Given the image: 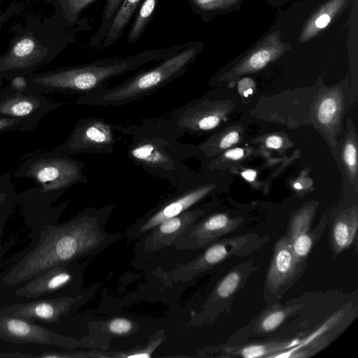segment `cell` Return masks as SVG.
I'll return each instance as SVG.
<instances>
[{"label": "cell", "instance_id": "6da1fadb", "mask_svg": "<svg viewBox=\"0 0 358 358\" xmlns=\"http://www.w3.org/2000/svg\"><path fill=\"white\" fill-rule=\"evenodd\" d=\"M115 209L110 204L87 207L58 225H47L36 247L17 263L4 277L3 283L15 285L27 282L58 265L92 257L124 237L110 233L106 224Z\"/></svg>", "mask_w": 358, "mask_h": 358}, {"label": "cell", "instance_id": "7a4b0ae2", "mask_svg": "<svg viewBox=\"0 0 358 358\" xmlns=\"http://www.w3.org/2000/svg\"><path fill=\"white\" fill-rule=\"evenodd\" d=\"M189 43L146 50L125 57L97 59L90 63L60 67L26 76L27 91L37 94L62 93L81 95L101 86L110 79L161 61L187 47Z\"/></svg>", "mask_w": 358, "mask_h": 358}, {"label": "cell", "instance_id": "3957f363", "mask_svg": "<svg viewBox=\"0 0 358 358\" xmlns=\"http://www.w3.org/2000/svg\"><path fill=\"white\" fill-rule=\"evenodd\" d=\"M6 51L0 55V87L4 80L27 76L51 62L76 41L75 29H67L51 17L30 15L13 29Z\"/></svg>", "mask_w": 358, "mask_h": 358}, {"label": "cell", "instance_id": "277c9868", "mask_svg": "<svg viewBox=\"0 0 358 358\" xmlns=\"http://www.w3.org/2000/svg\"><path fill=\"white\" fill-rule=\"evenodd\" d=\"M126 134L131 137L127 154L134 162L152 175L183 187L187 171L184 161L191 148L178 141L166 120L127 127Z\"/></svg>", "mask_w": 358, "mask_h": 358}, {"label": "cell", "instance_id": "5b68a950", "mask_svg": "<svg viewBox=\"0 0 358 358\" xmlns=\"http://www.w3.org/2000/svg\"><path fill=\"white\" fill-rule=\"evenodd\" d=\"M201 50L198 42H191L159 64L142 71L111 87H101L80 95L78 105L120 106L149 96L185 74Z\"/></svg>", "mask_w": 358, "mask_h": 358}, {"label": "cell", "instance_id": "8992f818", "mask_svg": "<svg viewBox=\"0 0 358 358\" xmlns=\"http://www.w3.org/2000/svg\"><path fill=\"white\" fill-rule=\"evenodd\" d=\"M84 167L82 161L54 148L38 150L24 155L11 174L32 180L37 186L27 192L51 204L74 185L87 182Z\"/></svg>", "mask_w": 358, "mask_h": 358}, {"label": "cell", "instance_id": "52a82bcc", "mask_svg": "<svg viewBox=\"0 0 358 358\" xmlns=\"http://www.w3.org/2000/svg\"><path fill=\"white\" fill-rule=\"evenodd\" d=\"M268 236L247 234L219 239L205 248V250L192 261L178 265L170 275L176 282L187 281L215 267L232 257H243L259 249Z\"/></svg>", "mask_w": 358, "mask_h": 358}, {"label": "cell", "instance_id": "ba28073f", "mask_svg": "<svg viewBox=\"0 0 358 358\" xmlns=\"http://www.w3.org/2000/svg\"><path fill=\"white\" fill-rule=\"evenodd\" d=\"M126 128L112 124L98 117L80 120L68 138L54 149L68 155L110 154L118 139L125 135Z\"/></svg>", "mask_w": 358, "mask_h": 358}, {"label": "cell", "instance_id": "9c48e42d", "mask_svg": "<svg viewBox=\"0 0 358 358\" xmlns=\"http://www.w3.org/2000/svg\"><path fill=\"white\" fill-rule=\"evenodd\" d=\"M215 187L208 184L185 189V187L130 224L124 233L127 242L140 238L161 222L174 217L193 207Z\"/></svg>", "mask_w": 358, "mask_h": 358}, {"label": "cell", "instance_id": "30bf717a", "mask_svg": "<svg viewBox=\"0 0 358 358\" xmlns=\"http://www.w3.org/2000/svg\"><path fill=\"white\" fill-rule=\"evenodd\" d=\"M306 263L295 257L287 235L284 234L274 245L272 258L265 278L264 300L269 304L278 301L298 280Z\"/></svg>", "mask_w": 358, "mask_h": 358}, {"label": "cell", "instance_id": "8fae6325", "mask_svg": "<svg viewBox=\"0 0 358 358\" xmlns=\"http://www.w3.org/2000/svg\"><path fill=\"white\" fill-rule=\"evenodd\" d=\"M54 8L52 18L62 26L78 31L90 29L81 14L95 0H44ZM123 0H106L101 25L90 39L92 47L101 45Z\"/></svg>", "mask_w": 358, "mask_h": 358}, {"label": "cell", "instance_id": "7c38bea8", "mask_svg": "<svg viewBox=\"0 0 358 358\" xmlns=\"http://www.w3.org/2000/svg\"><path fill=\"white\" fill-rule=\"evenodd\" d=\"M64 105L42 94L20 92L8 85L0 90V117L39 123L49 113Z\"/></svg>", "mask_w": 358, "mask_h": 358}, {"label": "cell", "instance_id": "4fadbf2b", "mask_svg": "<svg viewBox=\"0 0 358 358\" xmlns=\"http://www.w3.org/2000/svg\"><path fill=\"white\" fill-rule=\"evenodd\" d=\"M243 220L242 217L231 218L225 213L202 217L189 225L179 236L173 245L178 250L205 248L236 230Z\"/></svg>", "mask_w": 358, "mask_h": 358}, {"label": "cell", "instance_id": "5bb4252c", "mask_svg": "<svg viewBox=\"0 0 358 358\" xmlns=\"http://www.w3.org/2000/svg\"><path fill=\"white\" fill-rule=\"evenodd\" d=\"M206 210L192 207L181 214L166 220L148 231L136 244V252L140 257H148L172 246L179 236L192 224L206 214Z\"/></svg>", "mask_w": 358, "mask_h": 358}, {"label": "cell", "instance_id": "9a60e30c", "mask_svg": "<svg viewBox=\"0 0 358 358\" xmlns=\"http://www.w3.org/2000/svg\"><path fill=\"white\" fill-rule=\"evenodd\" d=\"M0 338L12 343H34L73 348L80 342L24 319L0 315Z\"/></svg>", "mask_w": 358, "mask_h": 358}, {"label": "cell", "instance_id": "2e32d148", "mask_svg": "<svg viewBox=\"0 0 358 358\" xmlns=\"http://www.w3.org/2000/svg\"><path fill=\"white\" fill-rule=\"evenodd\" d=\"M81 297L66 296L13 304L0 310L1 316H10L29 321L55 323L80 300Z\"/></svg>", "mask_w": 358, "mask_h": 358}, {"label": "cell", "instance_id": "e0dca14e", "mask_svg": "<svg viewBox=\"0 0 358 358\" xmlns=\"http://www.w3.org/2000/svg\"><path fill=\"white\" fill-rule=\"evenodd\" d=\"M76 263L51 268L27 281L25 285L15 292V294L18 296L34 298L58 291L73 282H81L85 266Z\"/></svg>", "mask_w": 358, "mask_h": 358}, {"label": "cell", "instance_id": "ac0fdd59", "mask_svg": "<svg viewBox=\"0 0 358 358\" xmlns=\"http://www.w3.org/2000/svg\"><path fill=\"white\" fill-rule=\"evenodd\" d=\"M315 208L307 206L297 212L291 219L286 234L296 259L306 262V259L325 227H316L310 231Z\"/></svg>", "mask_w": 358, "mask_h": 358}, {"label": "cell", "instance_id": "d6986e66", "mask_svg": "<svg viewBox=\"0 0 358 358\" xmlns=\"http://www.w3.org/2000/svg\"><path fill=\"white\" fill-rule=\"evenodd\" d=\"M286 45L281 41V34L276 31L267 35L230 72L238 76L263 69L269 62L280 57Z\"/></svg>", "mask_w": 358, "mask_h": 358}, {"label": "cell", "instance_id": "ffe728a7", "mask_svg": "<svg viewBox=\"0 0 358 358\" xmlns=\"http://www.w3.org/2000/svg\"><path fill=\"white\" fill-rule=\"evenodd\" d=\"M257 269L253 262H244L234 267L215 286L209 296L207 304L224 307V303H229L236 293L245 284L248 276Z\"/></svg>", "mask_w": 358, "mask_h": 358}, {"label": "cell", "instance_id": "44dd1931", "mask_svg": "<svg viewBox=\"0 0 358 358\" xmlns=\"http://www.w3.org/2000/svg\"><path fill=\"white\" fill-rule=\"evenodd\" d=\"M358 216L356 210H349L340 214L331 227L330 243L335 255L349 248L357 236Z\"/></svg>", "mask_w": 358, "mask_h": 358}, {"label": "cell", "instance_id": "7402d4cb", "mask_svg": "<svg viewBox=\"0 0 358 358\" xmlns=\"http://www.w3.org/2000/svg\"><path fill=\"white\" fill-rule=\"evenodd\" d=\"M253 323L252 331L265 334L277 329L287 318L303 306L302 304L282 305L278 301L269 303Z\"/></svg>", "mask_w": 358, "mask_h": 358}, {"label": "cell", "instance_id": "603a6c76", "mask_svg": "<svg viewBox=\"0 0 358 358\" xmlns=\"http://www.w3.org/2000/svg\"><path fill=\"white\" fill-rule=\"evenodd\" d=\"M289 348L287 342L282 341H267L258 342L241 345L231 346L224 345L218 347L219 354L217 355L221 357H271L274 353Z\"/></svg>", "mask_w": 358, "mask_h": 358}, {"label": "cell", "instance_id": "cb8c5ba5", "mask_svg": "<svg viewBox=\"0 0 358 358\" xmlns=\"http://www.w3.org/2000/svg\"><path fill=\"white\" fill-rule=\"evenodd\" d=\"M347 0H329L315 13L302 29L299 41L304 43L325 29L341 10Z\"/></svg>", "mask_w": 358, "mask_h": 358}, {"label": "cell", "instance_id": "d4e9b609", "mask_svg": "<svg viewBox=\"0 0 358 358\" xmlns=\"http://www.w3.org/2000/svg\"><path fill=\"white\" fill-rule=\"evenodd\" d=\"M142 1L143 0H123L101 44L102 48L111 46L122 36Z\"/></svg>", "mask_w": 358, "mask_h": 358}, {"label": "cell", "instance_id": "484cf974", "mask_svg": "<svg viewBox=\"0 0 358 358\" xmlns=\"http://www.w3.org/2000/svg\"><path fill=\"white\" fill-rule=\"evenodd\" d=\"M159 0H143L138 8L127 36L130 44L137 42L154 17Z\"/></svg>", "mask_w": 358, "mask_h": 358}, {"label": "cell", "instance_id": "4316f807", "mask_svg": "<svg viewBox=\"0 0 358 358\" xmlns=\"http://www.w3.org/2000/svg\"><path fill=\"white\" fill-rule=\"evenodd\" d=\"M17 193L11 180V172L0 175V208H8L17 203Z\"/></svg>", "mask_w": 358, "mask_h": 358}, {"label": "cell", "instance_id": "83f0119b", "mask_svg": "<svg viewBox=\"0 0 358 358\" xmlns=\"http://www.w3.org/2000/svg\"><path fill=\"white\" fill-rule=\"evenodd\" d=\"M239 0H187L194 12L198 13H212L227 8Z\"/></svg>", "mask_w": 358, "mask_h": 358}, {"label": "cell", "instance_id": "f1b7e54d", "mask_svg": "<svg viewBox=\"0 0 358 358\" xmlns=\"http://www.w3.org/2000/svg\"><path fill=\"white\" fill-rule=\"evenodd\" d=\"M38 126L37 122L0 117V134L10 131H30Z\"/></svg>", "mask_w": 358, "mask_h": 358}, {"label": "cell", "instance_id": "f546056e", "mask_svg": "<svg viewBox=\"0 0 358 358\" xmlns=\"http://www.w3.org/2000/svg\"><path fill=\"white\" fill-rule=\"evenodd\" d=\"M135 327V324L127 318L115 317L107 323L106 329L113 335L125 336L129 334Z\"/></svg>", "mask_w": 358, "mask_h": 358}, {"label": "cell", "instance_id": "4dcf8cb0", "mask_svg": "<svg viewBox=\"0 0 358 358\" xmlns=\"http://www.w3.org/2000/svg\"><path fill=\"white\" fill-rule=\"evenodd\" d=\"M337 110V104L334 99L331 97L324 99L318 109L317 118L320 122L327 124L334 118Z\"/></svg>", "mask_w": 358, "mask_h": 358}, {"label": "cell", "instance_id": "1f68e13d", "mask_svg": "<svg viewBox=\"0 0 358 358\" xmlns=\"http://www.w3.org/2000/svg\"><path fill=\"white\" fill-rule=\"evenodd\" d=\"M164 338V335H159L156 337L152 343H150L149 346L134 352L132 354L125 355L123 357H150L154 350L159 345Z\"/></svg>", "mask_w": 358, "mask_h": 358}, {"label": "cell", "instance_id": "d6a6232c", "mask_svg": "<svg viewBox=\"0 0 358 358\" xmlns=\"http://www.w3.org/2000/svg\"><path fill=\"white\" fill-rule=\"evenodd\" d=\"M343 157L349 169L355 172L357 169V148L353 143H348L345 145Z\"/></svg>", "mask_w": 358, "mask_h": 358}, {"label": "cell", "instance_id": "836d02e7", "mask_svg": "<svg viewBox=\"0 0 358 358\" xmlns=\"http://www.w3.org/2000/svg\"><path fill=\"white\" fill-rule=\"evenodd\" d=\"M20 9V4L19 3L13 2L7 7L6 10L1 11L0 10V29L5 23L19 13Z\"/></svg>", "mask_w": 358, "mask_h": 358}, {"label": "cell", "instance_id": "e575fe53", "mask_svg": "<svg viewBox=\"0 0 358 358\" xmlns=\"http://www.w3.org/2000/svg\"><path fill=\"white\" fill-rule=\"evenodd\" d=\"M8 85L15 90L20 92L27 91V82L25 76H16L10 80Z\"/></svg>", "mask_w": 358, "mask_h": 358}, {"label": "cell", "instance_id": "d590c367", "mask_svg": "<svg viewBox=\"0 0 358 358\" xmlns=\"http://www.w3.org/2000/svg\"><path fill=\"white\" fill-rule=\"evenodd\" d=\"M239 134L237 131H231L225 135L220 142V148L225 149L238 142Z\"/></svg>", "mask_w": 358, "mask_h": 358}, {"label": "cell", "instance_id": "8d00e7d4", "mask_svg": "<svg viewBox=\"0 0 358 358\" xmlns=\"http://www.w3.org/2000/svg\"><path fill=\"white\" fill-rule=\"evenodd\" d=\"M254 82L248 78H244L238 83V90L244 96H248L252 93Z\"/></svg>", "mask_w": 358, "mask_h": 358}, {"label": "cell", "instance_id": "74e56055", "mask_svg": "<svg viewBox=\"0 0 358 358\" xmlns=\"http://www.w3.org/2000/svg\"><path fill=\"white\" fill-rule=\"evenodd\" d=\"M282 140L281 137L273 135L268 137L266 140V145L268 148L278 149L282 146Z\"/></svg>", "mask_w": 358, "mask_h": 358}, {"label": "cell", "instance_id": "f35d334b", "mask_svg": "<svg viewBox=\"0 0 358 358\" xmlns=\"http://www.w3.org/2000/svg\"><path fill=\"white\" fill-rule=\"evenodd\" d=\"M244 155V150L242 148H234L227 150L224 153L225 157L234 160H238L242 158Z\"/></svg>", "mask_w": 358, "mask_h": 358}, {"label": "cell", "instance_id": "ab89813d", "mask_svg": "<svg viewBox=\"0 0 358 358\" xmlns=\"http://www.w3.org/2000/svg\"><path fill=\"white\" fill-rule=\"evenodd\" d=\"M36 357L33 355L24 354L20 352H0V358H31Z\"/></svg>", "mask_w": 358, "mask_h": 358}, {"label": "cell", "instance_id": "60d3db41", "mask_svg": "<svg viewBox=\"0 0 358 358\" xmlns=\"http://www.w3.org/2000/svg\"><path fill=\"white\" fill-rule=\"evenodd\" d=\"M242 177L249 182L255 180L257 176V172L252 169H248L241 173Z\"/></svg>", "mask_w": 358, "mask_h": 358}, {"label": "cell", "instance_id": "b9f144b4", "mask_svg": "<svg viewBox=\"0 0 358 358\" xmlns=\"http://www.w3.org/2000/svg\"><path fill=\"white\" fill-rule=\"evenodd\" d=\"M294 187L296 189H301L302 188V185L299 182H296L294 185Z\"/></svg>", "mask_w": 358, "mask_h": 358}, {"label": "cell", "instance_id": "7bdbcfd3", "mask_svg": "<svg viewBox=\"0 0 358 358\" xmlns=\"http://www.w3.org/2000/svg\"><path fill=\"white\" fill-rule=\"evenodd\" d=\"M1 233H2V224H1V222L0 221V238H1Z\"/></svg>", "mask_w": 358, "mask_h": 358}]
</instances>
